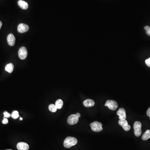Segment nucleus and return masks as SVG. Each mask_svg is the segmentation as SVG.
Listing matches in <instances>:
<instances>
[{"label":"nucleus","mask_w":150,"mask_h":150,"mask_svg":"<svg viewBox=\"0 0 150 150\" xmlns=\"http://www.w3.org/2000/svg\"><path fill=\"white\" fill-rule=\"evenodd\" d=\"M78 141L76 138L73 137H68L64 141L63 145L66 148H69L77 143Z\"/></svg>","instance_id":"f257e3e1"},{"label":"nucleus","mask_w":150,"mask_h":150,"mask_svg":"<svg viewBox=\"0 0 150 150\" xmlns=\"http://www.w3.org/2000/svg\"><path fill=\"white\" fill-rule=\"evenodd\" d=\"M134 134L137 137L140 136L142 133L141 123L139 121H136L134 123Z\"/></svg>","instance_id":"f03ea898"},{"label":"nucleus","mask_w":150,"mask_h":150,"mask_svg":"<svg viewBox=\"0 0 150 150\" xmlns=\"http://www.w3.org/2000/svg\"><path fill=\"white\" fill-rule=\"evenodd\" d=\"M90 125L91 126L92 130L93 131L98 132L103 130L102 124L100 122L95 121L92 123Z\"/></svg>","instance_id":"7ed1b4c3"},{"label":"nucleus","mask_w":150,"mask_h":150,"mask_svg":"<svg viewBox=\"0 0 150 150\" xmlns=\"http://www.w3.org/2000/svg\"><path fill=\"white\" fill-rule=\"evenodd\" d=\"M106 106L108 107L109 109L113 111H115L118 108V105L116 101L113 100H108L105 104Z\"/></svg>","instance_id":"20e7f679"},{"label":"nucleus","mask_w":150,"mask_h":150,"mask_svg":"<svg viewBox=\"0 0 150 150\" xmlns=\"http://www.w3.org/2000/svg\"><path fill=\"white\" fill-rule=\"evenodd\" d=\"M18 55L19 58L21 60H24L26 58L28 55V52L26 48L23 46L21 47L19 50Z\"/></svg>","instance_id":"39448f33"},{"label":"nucleus","mask_w":150,"mask_h":150,"mask_svg":"<svg viewBox=\"0 0 150 150\" xmlns=\"http://www.w3.org/2000/svg\"><path fill=\"white\" fill-rule=\"evenodd\" d=\"M79 117H77L76 114H72L68 117V123L71 125L76 124L79 121Z\"/></svg>","instance_id":"423d86ee"},{"label":"nucleus","mask_w":150,"mask_h":150,"mask_svg":"<svg viewBox=\"0 0 150 150\" xmlns=\"http://www.w3.org/2000/svg\"><path fill=\"white\" fill-rule=\"evenodd\" d=\"M29 28V26L26 24L21 23L18 26L17 30L19 33H24L28 31Z\"/></svg>","instance_id":"0eeeda50"},{"label":"nucleus","mask_w":150,"mask_h":150,"mask_svg":"<svg viewBox=\"0 0 150 150\" xmlns=\"http://www.w3.org/2000/svg\"><path fill=\"white\" fill-rule=\"evenodd\" d=\"M118 123L122 126L123 129L125 131H128L130 129V126L128 124V121L126 120H119Z\"/></svg>","instance_id":"6e6552de"},{"label":"nucleus","mask_w":150,"mask_h":150,"mask_svg":"<svg viewBox=\"0 0 150 150\" xmlns=\"http://www.w3.org/2000/svg\"><path fill=\"white\" fill-rule=\"evenodd\" d=\"M117 115L119 116V118L120 120H125L126 118V112L123 108H121L117 111Z\"/></svg>","instance_id":"1a4fd4ad"},{"label":"nucleus","mask_w":150,"mask_h":150,"mask_svg":"<svg viewBox=\"0 0 150 150\" xmlns=\"http://www.w3.org/2000/svg\"><path fill=\"white\" fill-rule=\"evenodd\" d=\"M7 39L8 43L9 46H13L14 45L16 41V38L15 37L14 35L12 33H10L8 35Z\"/></svg>","instance_id":"9d476101"},{"label":"nucleus","mask_w":150,"mask_h":150,"mask_svg":"<svg viewBox=\"0 0 150 150\" xmlns=\"http://www.w3.org/2000/svg\"><path fill=\"white\" fill-rule=\"evenodd\" d=\"M17 148L18 150H28L29 146L27 143L20 142L17 145Z\"/></svg>","instance_id":"9b49d317"},{"label":"nucleus","mask_w":150,"mask_h":150,"mask_svg":"<svg viewBox=\"0 0 150 150\" xmlns=\"http://www.w3.org/2000/svg\"><path fill=\"white\" fill-rule=\"evenodd\" d=\"M18 5L23 9L26 10L28 7V4L27 2L22 0H19L18 2Z\"/></svg>","instance_id":"f8f14e48"},{"label":"nucleus","mask_w":150,"mask_h":150,"mask_svg":"<svg viewBox=\"0 0 150 150\" xmlns=\"http://www.w3.org/2000/svg\"><path fill=\"white\" fill-rule=\"evenodd\" d=\"M83 105L85 107H90L93 106L95 105V102L92 99H87L83 102Z\"/></svg>","instance_id":"ddd939ff"},{"label":"nucleus","mask_w":150,"mask_h":150,"mask_svg":"<svg viewBox=\"0 0 150 150\" xmlns=\"http://www.w3.org/2000/svg\"><path fill=\"white\" fill-rule=\"evenodd\" d=\"M14 65L12 63H10L6 65L5 67V70L6 71L9 73H11L14 70Z\"/></svg>","instance_id":"4468645a"},{"label":"nucleus","mask_w":150,"mask_h":150,"mask_svg":"<svg viewBox=\"0 0 150 150\" xmlns=\"http://www.w3.org/2000/svg\"><path fill=\"white\" fill-rule=\"evenodd\" d=\"M150 138V130H148L144 133L142 139L143 141H146Z\"/></svg>","instance_id":"2eb2a0df"},{"label":"nucleus","mask_w":150,"mask_h":150,"mask_svg":"<svg viewBox=\"0 0 150 150\" xmlns=\"http://www.w3.org/2000/svg\"><path fill=\"white\" fill-rule=\"evenodd\" d=\"M55 105L57 107V109H61L62 108V107H63V101H62V100H58L56 102Z\"/></svg>","instance_id":"dca6fc26"},{"label":"nucleus","mask_w":150,"mask_h":150,"mask_svg":"<svg viewBox=\"0 0 150 150\" xmlns=\"http://www.w3.org/2000/svg\"><path fill=\"white\" fill-rule=\"evenodd\" d=\"M49 110L52 112H56L57 110V108L56 105L53 104H51L49 106Z\"/></svg>","instance_id":"f3484780"},{"label":"nucleus","mask_w":150,"mask_h":150,"mask_svg":"<svg viewBox=\"0 0 150 150\" xmlns=\"http://www.w3.org/2000/svg\"><path fill=\"white\" fill-rule=\"evenodd\" d=\"M11 117L13 118L16 119L19 117V113L18 111H14L11 114Z\"/></svg>","instance_id":"a211bd4d"},{"label":"nucleus","mask_w":150,"mask_h":150,"mask_svg":"<svg viewBox=\"0 0 150 150\" xmlns=\"http://www.w3.org/2000/svg\"><path fill=\"white\" fill-rule=\"evenodd\" d=\"M144 29L146 31L147 35L150 36V27L148 26H145Z\"/></svg>","instance_id":"6ab92c4d"},{"label":"nucleus","mask_w":150,"mask_h":150,"mask_svg":"<svg viewBox=\"0 0 150 150\" xmlns=\"http://www.w3.org/2000/svg\"><path fill=\"white\" fill-rule=\"evenodd\" d=\"M3 114H4V117L5 118H9L10 117V114L9 113H8L7 111H5L3 113Z\"/></svg>","instance_id":"aec40b11"},{"label":"nucleus","mask_w":150,"mask_h":150,"mask_svg":"<svg viewBox=\"0 0 150 150\" xmlns=\"http://www.w3.org/2000/svg\"><path fill=\"white\" fill-rule=\"evenodd\" d=\"M8 120L7 118L4 117V119H3V121H2L3 123L4 124H7V123H8Z\"/></svg>","instance_id":"412c9836"},{"label":"nucleus","mask_w":150,"mask_h":150,"mask_svg":"<svg viewBox=\"0 0 150 150\" xmlns=\"http://www.w3.org/2000/svg\"><path fill=\"white\" fill-rule=\"evenodd\" d=\"M145 62H146V63L147 66L150 67V58L148 59H146Z\"/></svg>","instance_id":"4be33fe9"},{"label":"nucleus","mask_w":150,"mask_h":150,"mask_svg":"<svg viewBox=\"0 0 150 150\" xmlns=\"http://www.w3.org/2000/svg\"><path fill=\"white\" fill-rule=\"evenodd\" d=\"M147 113V116H149L150 118V108H148V109L147 110V113Z\"/></svg>","instance_id":"5701e85b"},{"label":"nucleus","mask_w":150,"mask_h":150,"mask_svg":"<svg viewBox=\"0 0 150 150\" xmlns=\"http://www.w3.org/2000/svg\"><path fill=\"white\" fill-rule=\"evenodd\" d=\"M76 115L77 116L79 117H79H80V116H81V114H80V113H77L76 114Z\"/></svg>","instance_id":"b1692460"},{"label":"nucleus","mask_w":150,"mask_h":150,"mask_svg":"<svg viewBox=\"0 0 150 150\" xmlns=\"http://www.w3.org/2000/svg\"><path fill=\"white\" fill-rule=\"evenodd\" d=\"M2 26V23L1 21H0V29L1 28V27Z\"/></svg>","instance_id":"393cba45"},{"label":"nucleus","mask_w":150,"mask_h":150,"mask_svg":"<svg viewBox=\"0 0 150 150\" xmlns=\"http://www.w3.org/2000/svg\"><path fill=\"white\" fill-rule=\"evenodd\" d=\"M23 118H21V117H20V120H21V121H22V120H23Z\"/></svg>","instance_id":"a878e982"},{"label":"nucleus","mask_w":150,"mask_h":150,"mask_svg":"<svg viewBox=\"0 0 150 150\" xmlns=\"http://www.w3.org/2000/svg\"><path fill=\"white\" fill-rule=\"evenodd\" d=\"M11 150V149H8V150Z\"/></svg>","instance_id":"bb28decb"}]
</instances>
